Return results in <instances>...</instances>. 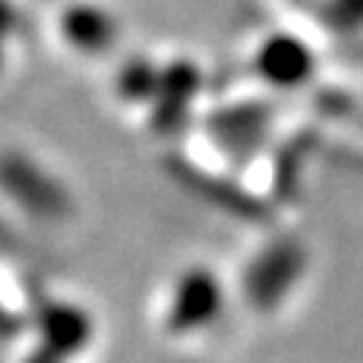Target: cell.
<instances>
[{
  "label": "cell",
  "mask_w": 363,
  "mask_h": 363,
  "mask_svg": "<svg viewBox=\"0 0 363 363\" xmlns=\"http://www.w3.org/2000/svg\"><path fill=\"white\" fill-rule=\"evenodd\" d=\"M49 29L55 43L80 60L109 57L123 38L121 15L104 0H52Z\"/></svg>",
  "instance_id": "obj_1"
},
{
  "label": "cell",
  "mask_w": 363,
  "mask_h": 363,
  "mask_svg": "<svg viewBox=\"0 0 363 363\" xmlns=\"http://www.w3.org/2000/svg\"><path fill=\"white\" fill-rule=\"evenodd\" d=\"M249 63L263 83H269L272 89L292 92V89L312 80L318 66V52L295 23L278 21L272 23L269 32L252 40Z\"/></svg>",
  "instance_id": "obj_2"
},
{
  "label": "cell",
  "mask_w": 363,
  "mask_h": 363,
  "mask_svg": "<svg viewBox=\"0 0 363 363\" xmlns=\"http://www.w3.org/2000/svg\"><path fill=\"white\" fill-rule=\"evenodd\" d=\"M303 266V255L292 243L272 246L257 263L249 269V301L257 306H275L286 289L298 281V272Z\"/></svg>",
  "instance_id": "obj_3"
},
{
  "label": "cell",
  "mask_w": 363,
  "mask_h": 363,
  "mask_svg": "<svg viewBox=\"0 0 363 363\" xmlns=\"http://www.w3.org/2000/svg\"><path fill=\"white\" fill-rule=\"evenodd\" d=\"M220 309V286L215 284L212 272H189V275L180 281L177 295H174V306H172V329L177 332H189L198 326L212 323V318Z\"/></svg>",
  "instance_id": "obj_4"
},
{
  "label": "cell",
  "mask_w": 363,
  "mask_h": 363,
  "mask_svg": "<svg viewBox=\"0 0 363 363\" xmlns=\"http://www.w3.org/2000/svg\"><path fill=\"white\" fill-rule=\"evenodd\" d=\"M326 35H363V0H306Z\"/></svg>",
  "instance_id": "obj_5"
},
{
  "label": "cell",
  "mask_w": 363,
  "mask_h": 363,
  "mask_svg": "<svg viewBox=\"0 0 363 363\" xmlns=\"http://www.w3.org/2000/svg\"><path fill=\"white\" fill-rule=\"evenodd\" d=\"M26 35V18L18 0H0V77L6 74L21 40Z\"/></svg>",
  "instance_id": "obj_6"
}]
</instances>
